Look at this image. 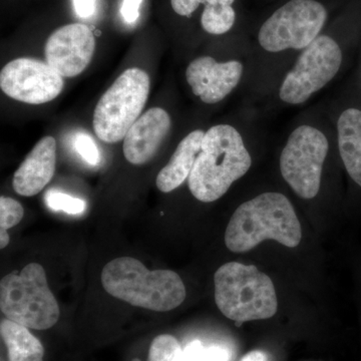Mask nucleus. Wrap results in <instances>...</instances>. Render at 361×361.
I'll return each instance as SVG.
<instances>
[{
    "mask_svg": "<svg viewBox=\"0 0 361 361\" xmlns=\"http://www.w3.org/2000/svg\"><path fill=\"white\" fill-rule=\"evenodd\" d=\"M348 0H280L249 18L250 66L243 90L246 104H264L304 49Z\"/></svg>",
    "mask_w": 361,
    "mask_h": 361,
    "instance_id": "1",
    "label": "nucleus"
},
{
    "mask_svg": "<svg viewBox=\"0 0 361 361\" xmlns=\"http://www.w3.org/2000/svg\"><path fill=\"white\" fill-rule=\"evenodd\" d=\"M360 40L361 0H348L278 82L265 111L307 104L346 71Z\"/></svg>",
    "mask_w": 361,
    "mask_h": 361,
    "instance_id": "2",
    "label": "nucleus"
},
{
    "mask_svg": "<svg viewBox=\"0 0 361 361\" xmlns=\"http://www.w3.org/2000/svg\"><path fill=\"white\" fill-rule=\"evenodd\" d=\"M266 137L255 106L206 130L200 154L188 178L190 193L202 203H213L250 172L256 151Z\"/></svg>",
    "mask_w": 361,
    "mask_h": 361,
    "instance_id": "3",
    "label": "nucleus"
},
{
    "mask_svg": "<svg viewBox=\"0 0 361 361\" xmlns=\"http://www.w3.org/2000/svg\"><path fill=\"white\" fill-rule=\"evenodd\" d=\"M334 127L325 103L314 104L293 118L278 151V172L303 201L322 193L330 163L338 159Z\"/></svg>",
    "mask_w": 361,
    "mask_h": 361,
    "instance_id": "4",
    "label": "nucleus"
},
{
    "mask_svg": "<svg viewBox=\"0 0 361 361\" xmlns=\"http://www.w3.org/2000/svg\"><path fill=\"white\" fill-rule=\"evenodd\" d=\"M302 238L300 221L286 194L266 190L242 202L233 213L225 244L234 253H244L265 240L295 248Z\"/></svg>",
    "mask_w": 361,
    "mask_h": 361,
    "instance_id": "5",
    "label": "nucleus"
},
{
    "mask_svg": "<svg viewBox=\"0 0 361 361\" xmlns=\"http://www.w3.org/2000/svg\"><path fill=\"white\" fill-rule=\"evenodd\" d=\"M104 290L135 307L167 312L184 302L186 288L171 270H149L133 257L114 259L102 271Z\"/></svg>",
    "mask_w": 361,
    "mask_h": 361,
    "instance_id": "6",
    "label": "nucleus"
},
{
    "mask_svg": "<svg viewBox=\"0 0 361 361\" xmlns=\"http://www.w3.org/2000/svg\"><path fill=\"white\" fill-rule=\"evenodd\" d=\"M250 59V39L245 28L226 35L224 49L219 54H203L190 61L185 78L196 99L205 106H215L240 87L243 89Z\"/></svg>",
    "mask_w": 361,
    "mask_h": 361,
    "instance_id": "7",
    "label": "nucleus"
},
{
    "mask_svg": "<svg viewBox=\"0 0 361 361\" xmlns=\"http://www.w3.org/2000/svg\"><path fill=\"white\" fill-rule=\"evenodd\" d=\"M215 302L237 325L268 319L277 312L274 284L254 265L226 263L214 275Z\"/></svg>",
    "mask_w": 361,
    "mask_h": 361,
    "instance_id": "8",
    "label": "nucleus"
},
{
    "mask_svg": "<svg viewBox=\"0 0 361 361\" xmlns=\"http://www.w3.org/2000/svg\"><path fill=\"white\" fill-rule=\"evenodd\" d=\"M0 310L7 319L35 330L51 329L61 315L44 268L39 263L26 265L20 275L11 273L2 278Z\"/></svg>",
    "mask_w": 361,
    "mask_h": 361,
    "instance_id": "9",
    "label": "nucleus"
},
{
    "mask_svg": "<svg viewBox=\"0 0 361 361\" xmlns=\"http://www.w3.org/2000/svg\"><path fill=\"white\" fill-rule=\"evenodd\" d=\"M151 82L146 71L128 68L102 96L94 109L92 126L101 141L116 144L141 116L148 101Z\"/></svg>",
    "mask_w": 361,
    "mask_h": 361,
    "instance_id": "10",
    "label": "nucleus"
},
{
    "mask_svg": "<svg viewBox=\"0 0 361 361\" xmlns=\"http://www.w3.org/2000/svg\"><path fill=\"white\" fill-rule=\"evenodd\" d=\"M325 106L334 127L339 161L361 189V90L348 82Z\"/></svg>",
    "mask_w": 361,
    "mask_h": 361,
    "instance_id": "11",
    "label": "nucleus"
},
{
    "mask_svg": "<svg viewBox=\"0 0 361 361\" xmlns=\"http://www.w3.org/2000/svg\"><path fill=\"white\" fill-rule=\"evenodd\" d=\"M63 85V78L58 71L39 59H13L0 73L2 92L21 103H49L61 94Z\"/></svg>",
    "mask_w": 361,
    "mask_h": 361,
    "instance_id": "12",
    "label": "nucleus"
},
{
    "mask_svg": "<svg viewBox=\"0 0 361 361\" xmlns=\"http://www.w3.org/2000/svg\"><path fill=\"white\" fill-rule=\"evenodd\" d=\"M171 11L180 20L195 21L205 37H226L245 30L247 16L242 0H170Z\"/></svg>",
    "mask_w": 361,
    "mask_h": 361,
    "instance_id": "13",
    "label": "nucleus"
},
{
    "mask_svg": "<svg viewBox=\"0 0 361 361\" xmlns=\"http://www.w3.org/2000/svg\"><path fill=\"white\" fill-rule=\"evenodd\" d=\"M96 39L89 25L70 23L49 35L44 47L47 63L63 78H75L89 66Z\"/></svg>",
    "mask_w": 361,
    "mask_h": 361,
    "instance_id": "14",
    "label": "nucleus"
},
{
    "mask_svg": "<svg viewBox=\"0 0 361 361\" xmlns=\"http://www.w3.org/2000/svg\"><path fill=\"white\" fill-rule=\"evenodd\" d=\"M172 118L161 108H152L135 121L123 139V156L133 165H144L156 156L172 130Z\"/></svg>",
    "mask_w": 361,
    "mask_h": 361,
    "instance_id": "15",
    "label": "nucleus"
},
{
    "mask_svg": "<svg viewBox=\"0 0 361 361\" xmlns=\"http://www.w3.org/2000/svg\"><path fill=\"white\" fill-rule=\"evenodd\" d=\"M56 165V139L51 135H47L35 145L14 173V191L23 197H32L39 194L51 182Z\"/></svg>",
    "mask_w": 361,
    "mask_h": 361,
    "instance_id": "16",
    "label": "nucleus"
},
{
    "mask_svg": "<svg viewBox=\"0 0 361 361\" xmlns=\"http://www.w3.org/2000/svg\"><path fill=\"white\" fill-rule=\"evenodd\" d=\"M206 130L195 128L180 139L170 161L157 176V188L161 192L170 193L186 182L200 154Z\"/></svg>",
    "mask_w": 361,
    "mask_h": 361,
    "instance_id": "17",
    "label": "nucleus"
},
{
    "mask_svg": "<svg viewBox=\"0 0 361 361\" xmlns=\"http://www.w3.org/2000/svg\"><path fill=\"white\" fill-rule=\"evenodd\" d=\"M28 329L7 318L0 323V334L8 351L9 361H44V346Z\"/></svg>",
    "mask_w": 361,
    "mask_h": 361,
    "instance_id": "18",
    "label": "nucleus"
},
{
    "mask_svg": "<svg viewBox=\"0 0 361 361\" xmlns=\"http://www.w3.org/2000/svg\"><path fill=\"white\" fill-rule=\"evenodd\" d=\"M148 361H184V349L174 336H157L149 348Z\"/></svg>",
    "mask_w": 361,
    "mask_h": 361,
    "instance_id": "19",
    "label": "nucleus"
},
{
    "mask_svg": "<svg viewBox=\"0 0 361 361\" xmlns=\"http://www.w3.org/2000/svg\"><path fill=\"white\" fill-rule=\"evenodd\" d=\"M44 200L45 204L51 210L63 211V212L71 214V215L84 213L85 207H87L85 202L82 199L75 198V197L56 191V190L47 191L44 196Z\"/></svg>",
    "mask_w": 361,
    "mask_h": 361,
    "instance_id": "20",
    "label": "nucleus"
},
{
    "mask_svg": "<svg viewBox=\"0 0 361 361\" xmlns=\"http://www.w3.org/2000/svg\"><path fill=\"white\" fill-rule=\"evenodd\" d=\"M23 206L13 198L2 196L0 198V228L7 230L14 227L23 220Z\"/></svg>",
    "mask_w": 361,
    "mask_h": 361,
    "instance_id": "21",
    "label": "nucleus"
},
{
    "mask_svg": "<svg viewBox=\"0 0 361 361\" xmlns=\"http://www.w3.org/2000/svg\"><path fill=\"white\" fill-rule=\"evenodd\" d=\"M75 148L80 156L90 165L96 166L101 161V155H99L96 142L87 133L80 132L75 135Z\"/></svg>",
    "mask_w": 361,
    "mask_h": 361,
    "instance_id": "22",
    "label": "nucleus"
},
{
    "mask_svg": "<svg viewBox=\"0 0 361 361\" xmlns=\"http://www.w3.org/2000/svg\"><path fill=\"white\" fill-rule=\"evenodd\" d=\"M73 8L78 18L90 20L99 8V0H73Z\"/></svg>",
    "mask_w": 361,
    "mask_h": 361,
    "instance_id": "23",
    "label": "nucleus"
},
{
    "mask_svg": "<svg viewBox=\"0 0 361 361\" xmlns=\"http://www.w3.org/2000/svg\"><path fill=\"white\" fill-rule=\"evenodd\" d=\"M142 2V0H123L121 13L126 23L133 25L137 20Z\"/></svg>",
    "mask_w": 361,
    "mask_h": 361,
    "instance_id": "24",
    "label": "nucleus"
},
{
    "mask_svg": "<svg viewBox=\"0 0 361 361\" xmlns=\"http://www.w3.org/2000/svg\"><path fill=\"white\" fill-rule=\"evenodd\" d=\"M231 353L219 345L204 346L201 361H229Z\"/></svg>",
    "mask_w": 361,
    "mask_h": 361,
    "instance_id": "25",
    "label": "nucleus"
},
{
    "mask_svg": "<svg viewBox=\"0 0 361 361\" xmlns=\"http://www.w3.org/2000/svg\"><path fill=\"white\" fill-rule=\"evenodd\" d=\"M204 345L201 341H194L184 349V361H201Z\"/></svg>",
    "mask_w": 361,
    "mask_h": 361,
    "instance_id": "26",
    "label": "nucleus"
},
{
    "mask_svg": "<svg viewBox=\"0 0 361 361\" xmlns=\"http://www.w3.org/2000/svg\"><path fill=\"white\" fill-rule=\"evenodd\" d=\"M240 361H267L265 353L260 350H254L247 353Z\"/></svg>",
    "mask_w": 361,
    "mask_h": 361,
    "instance_id": "27",
    "label": "nucleus"
},
{
    "mask_svg": "<svg viewBox=\"0 0 361 361\" xmlns=\"http://www.w3.org/2000/svg\"><path fill=\"white\" fill-rule=\"evenodd\" d=\"M361 47V40L360 47ZM360 56V63H358L357 71H356V73H355V75H353V78H351V80L350 82H349V84L355 85V87H357L358 90H361V51Z\"/></svg>",
    "mask_w": 361,
    "mask_h": 361,
    "instance_id": "28",
    "label": "nucleus"
},
{
    "mask_svg": "<svg viewBox=\"0 0 361 361\" xmlns=\"http://www.w3.org/2000/svg\"><path fill=\"white\" fill-rule=\"evenodd\" d=\"M9 240L11 238H9V235L6 230H0V247H1V249H4L8 245Z\"/></svg>",
    "mask_w": 361,
    "mask_h": 361,
    "instance_id": "29",
    "label": "nucleus"
},
{
    "mask_svg": "<svg viewBox=\"0 0 361 361\" xmlns=\"http://www.w3.org/2000/svg\"><path fill=\"white\" fill-rule=\"evenodd\" d=\"M255 1L260 4V6H268L275 4V2L280 1V0H255Z\"/></svg>",
    "mask_w": 361,
    "mask_h": 361,
    "instance_id": "30",
    "label": "nucleus"
}]
</instances>
